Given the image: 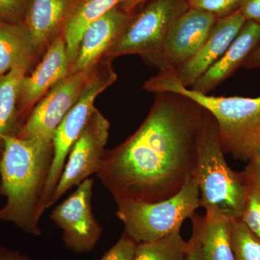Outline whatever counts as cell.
Masks as SVG:
<instances>
[{"instance_id":"obj_10","label":"cell","mask_w":260,"mask_h":260,"mask_svg":"<svg viewBox=\"0 0 260 260\" xmlns=\"http://www.w3.org/2000/svg\"><path fill=\"white\" fill-rule=\"evenodd\" d=\"M93 179H85L68 199L51 212V220L62 231L67 247L77 253L91 251L103 230L93 213Z\"/></svg>"},{"instance_id":"obj_16","label":"cell","mask_w":260,"mask_h":260,"mask_svg":"<svg viewBox=\"0 0 260 260\" xmlns=\"http://www.w3.org/2000/svg\"><path fill=\"white\" fill-rule=\"evenodd\" d=\"M259 40V24L246 20L225 54L193 84L191 90L203 94L215 90L239 68L244 67Z\"/></svg>"},{"instance_id":"obj_18","label":"cell","mask_w":260,"mask_h":260,"mask_svg":"<svg viewBox=\"0 0 260 260\" xmlns=\"http://www.w3.org/2000/svg\"><path fill=\"white\" fill-rule=\"evenodd\" d=\"M126 0H80L70 14L64 35L72 65L78 55L80 42L86 29L109 10Z\"/></svg>"},{"instance_id":"obj_32","label":"cell","mask_w":260,"mask_h":260,"mask_svg":"<svg viewBox=\"0 0 260 260\" xmlns=\"http://www.w3.org/2000/svg\"><path fill=\"white\" fill-rule=\"evenodd\" d=\"M249 167L256 173V175L260 178V162L256 161H251L249 164Z\"/></svg>"},{"instance_id":"obj_3","label":"cell","mask_w":260,"mask_h":260,"mask_svg":"<svg viewBox=\"0 0 260 260\" xmlns=\"http://www.w3.org/2000/svg\"><path fill=\"white\" fill-rule=\"evenodd\" d=\"M146 91L186 95L213 115L224 153L250 162L260 145V96H215L184 86L174 70L159 71L143 85Z\"/></svg>"},{"instance_id":"obj_17","label":"cell","mask_w":260,"mask_h":260,"mask_svg":"<svg viewBox=\"0 0 260 260\" xmlns=\"http://www.w3.org/2000/svg\"><path fill=\"white\" fill-rule=\"evenodd\" d=\"M23 22H0V77L18 66L31 67L39 56Z\"/></svg>"},{"instance_id":"obj_15","label":"cell","mask_w":260,"mask_h":260,"mask_svg":"<svg viewBox=\"0 0 260 260\" xmlns=\"http://www.w3.org/2000/svg\"><path fill=\"white\" fill-rule=\"evenodd\" d=\"M80 0H30L23 23L39 54L63 34L70 14Z\"/></svg>"},{"instance_id":"obj_29","label":"cell","mask_w":260,"mask_h":260,"mask_svg":"<svg viewBox=\"0 0 260 260\" xmlns=\"http://www.w3.org/2000/svg\"><path fill=\"white\" fill-rule=\"evenodd\" d=\"M246 69L260 68V40L244 64Z\"/></svg>"},{"instance_id":"obj_1","label":"cell","mask_w":260,"mask_h":260,"mask_svg":"<svg viewBox=\"0 0 260 260\" xmlns=\"http://www.w3.org/2000/svg\"><path fill=\"white\" fill-rule=\"evenodd\" d=\"M154 94L134 134L104 152L97 177L115 202L162 201L179 192L194 174L204 109L182 94Z\"/></svg>"},{"instance_id":"obj_27","label":"cell","mask_w":260,"mask_h":260,"mask_svg":"<svg viewBox=\"0 0 260 260\" xmlns=\"http://www.w3.org/2000/svg\"><path fill=\"white\" fill-rule=\"evenodd\" d=\"M202 219L203 216L196 213L191 217L192 222V234L187 242V249L183 260H204L200 239Z\"/></svg>"},{"instance_id":"obj_23","label":"cell","mask_w":260,"mask_h":260,"mask_svg":"<svg viewBox=\"0 0 260 260\" xmlns=\"http://www.w3.org/2000/svg\"><path fill=\"white\" fill-rule=\"evenodd\" d=\"M231 235L236 260H260V238L241 219L232 220Z\"/></svg>"},{"instance_id":"obj_20","label":"cell","mask_w":260,"mask_h":260,"mask_svg":"<svg viewBox=\"0 0 260 260\" xmlns=\"http://www.w3.org/2000/svg\"><path fill=\"white\" fill-rule=\"evenodd\" d=\"M231 230L230 219L217 214L203 216L200 239L204 260H236Z\"/></svg>"},{"instance_id":"obj_7","label":"cell","mask_w":260,"mask_h":260,"mask_svg":"<svg viewBox=\"0 0 260 260\" xmlns=\"http://www.w3.org/2000/svg\"><path fill=\"white\" fill-rule=\"evenodd\" d=\"M116 78L117 75L112 60L105 58L101 59L92 70L78 100L56 130L53 140L52 162L41 201L42 213L49 208L51 197L62 174L67 158L95 107V99L112 85Z\"/></svg>"},{"instance_id":"obj_33","label":"cell","mask_w":260,"mask_h":260,"mask_svg":"<svg viewBox=\"0 0 260 260\" xmlns=\"http://www.w3.org/2000/svg\"><path fill=\"white\" fill-rule=\"evenodd\" d=\"M251 161H256L260 162V145L257 150H256V153L254 154V157H253L252 160H251Z\"/></svg>"},{"instance_id":"obj_19","label":"cell","mask_w":260,"mask_h":260,"mask_svg":"<svg viewBox=\"0 0 260 260\" xmlns=\"http://www.w3.org/2000/svg\"><path fill=\"white\" fill-rule=\"evenodd\" d=\"M30 67L18 66L0 77V155L3 139L20 130L18 102L20 86Z\"/></svg>"},{"instance_id":"obj_25","label":"cell","mask_w":260,"mask_h":260,"mask_svg":"<svg viewBox=\"0 0 260 260\" xmlns=\"http://www.w3.org/2000/svg\"><path fill=\"white\" fill-rule=\"evenodd\" d=\"M138 242L124 232L119 240L104 254L102 260H132Z\"/></svg>"},{"instance_id":"obj_9","label":"cell","mask_w":260,"mask_h":260,"mask_svg":"<svg viewBox=\"0 0 260 260\" xmlns=\"http://www.w3.org/2000/svg\"><path fill=\"white\" fill-rule=\"evenodd\" d=\"M93 68L72 73L53 86L34 108L15 136L53 142L56 130L78 100Z\"/></svg>"},{"instance_id":"obj_4","label":"cell","mask_w":260,"mask_h":260,"mask_svg":"<svg viewBox=\"0 0 260 260\" xmlns=\"http://www.w3.org/2000/svg\"><path fill=\"white\" fill-rule=\"evenodd\" d=\"M224 154L216 121L204 109L193 174L199 186L200 207L205 214H217L232 221L242 218L245 191L241 172L229 167Z\"/></svg>"},{"instance_id":"obj_2","label":"cell","mask_w":260,"mask_h":260,"mask_svg":"<svg viewBox=\"0 0 260 260\" xmlns=\"http://www.w3.org/2000/svg\"><path fill=\"white\" fill-rule=\"evenodd\" d=\"M54 155L53 142L40 138L5 137L0 155V195L6 198L0 221L42 235L40 205Z\"/></svg>"},{"instance_id":"obj_24","label":"cell","mask_w":260,"mask_h":260,"mask_svg":"<svg viewBox=\"0 0 260 260\" xmlns=\"http://www.w3.org/2000/svg\"><path fill=\"white\" fill-rule=\"evenodd\" d=\"M186 2L189 8L207 12L220 18L239 10L243 0H186Z\"/></svg>"},{"instance_id":"obj_11","label":"cell","mask_w":260,"mask_h":260,"mask_svg":"<svg viewBox=\"0 0 260 260\" xmlns=\"http://www.w3.org/2000/svg\"><path fill=\"white\" fill-rule=\"evenodd\" d=\"M217 19L207 12L189 8L171 27L161 50L151 65L159 71H177L198 52Z\"/></svg>"},{"instance_id":"obj_12","label":"cell","mask_w":260,"mask_h":260,"mask_svg":"<svg viewBox=\"0 0 260 260\" xmlns=\"http://www.w3.org/2000/svg\"><path fill=\"white\" fill-rule=\"evenodd\" d=\"M71 68L62 34L51 42L42 61L31 74L27 75L22 82L18 102L20 128L42 98L56 83L70 75Z\"/></svg>"},{"instance_id":"obj_26","label":"cell","mask_w":260,"mask_h":260,"mask_svg":"<svg viewBox=\"0 0 260 260\" xmlns=\"http://www.w3.org/2000/svg\"><path fill=\"white\" fill-rule=\"evenodd\" d=\"M28 0H0V22L18 23L25 13Z\"/></svg>"},{"instance_id":"obj_8","label":"cell","mask_w":260,"mask_h":260,"mask_svg":"<svg viewBox=\"0 0 260 260\" xmlns=\"http://www.w3.org/2000/svg\"><path fill=\"white\" fill-rule=\"evenodd\" d=\"M110 129V122L96 107L70 150L60 179L50 201L55 204L73 186L100 170Z\"/></svg>"},{"instance_id":"obj_30","label":"cell","mask_w":260,"mask_h":260,"mask_svg":"<svg viewBox=\"0 0 260 260\" xmlns=\"http://www.w3.org/2000/svg\"><path fill=\"white\" fill-rule=\"evenodd\" d=\"M0 260H30L28 256L22 255L19 253L0 249Z\"/></svg>"},{"instance_id":"obj_13","label":"cell","mask_w":260,"mask_h":260,"mask_svg":"<svg viewBox=\"0 0 260 260\" xmlns=\"http://www.w3.org/2000/svg\"><path fill=\"white\" fill-rule=\"evenodd\" d=\"M245 22L239 10L217 19L198 52L175 71L181 84L187 88L192 86L225 54Z\"/></svg>"},{"instance_id":"obj_28","label":"cell","mask_w":260,"mask_h":260,"mask_svg":"<svg viewBox=\"0 0 260 260\" xmlns=\"http://www.w3.org/2000/svg\"><path fill=\"white\" fill-rule=\"evenodd\" d=\"M239 10L246 20L260 25V0H243Z\"/></svg>"},{"instance_id":"obj_21","label":"cell","mask_w":260,"mask_h":260,"mask_svg":"<svg viewBox=\"0 0 260 260\" xmlns=\"http://www.w3.org/2000/svg\"><path fill=\"white\" fill-rule=\"evenodd\" d=\"M187 246L178 232L155 242L138 243L132 260H183Z\"/></svg>"},{"instance_id":"obj_6","label":"cell","mask_w":260,"mask_h":260,"mask_svg":"<svg viewBox=\"0 0 260 260\" xmlns=\"http://www.w3.org/2000/svg\"><path fill=\"white\" fill-rule=\"evenodd\" d=\"M131 18L108 49L104 57L138 54L151 64L161 50L168 32L176 20L189 9L186 0H149Z\"/></svg>"},{"instance_id":"obj_31","label":"cell","mask_w":260,"mask_h":260,"mask_svg":"<svg viewBox=\"0 0 260 260\" xmlns=\"http://www.w3.org/2000/svg\"><path fill=\"white\" fill-rule=\"evenodd\" d=\"M149 0H126L123 4H121L123 9L128 13H133L135 8L143 3H147Z\"/></svg>"},{"instance_id":"obj_22","label":"cell","mask_w":260,"mask_h":260,"mask_svg":"<svg viewBox=\"0 0 260 260\" xmlns=\"http://www.w3.org/2000/svg\"><path fill=\"white\" fill-rule=\"evenodd\" d=\"M241 174L245 191L244 208L241 220L260 238V178L249 165Z\"/></svg>"},{"instance_id":"obj_14","label":"cell","mask_w":260,"mask_h":260,"mask_svg":"<svg viewBox=\"0 0 260 260\" xmlns=\"http://www.w3.org/2000/svg\"><path fill=\"white\" fill-rule=\"evenodd\" d=\"M133 13L118 5L92 23L84 32L70 74L90 69L103 59Z\"/></svg>"},{"instance_id":"obj_5","label":"cell","mask_w":260,"mask_h":260,"mask_svg":"<svg viewBox=\"0 0 260 260\" xmlns=\"http://www.w3.org/2000/svg\"><path fill=\"white\" fill-rule=\"evenodd\" d=\"M116 215L124 225V232L138 243L160 240L180 232L186 218L200 207V189L191 177L179 192L156 203L134 200L116 202Z\"/></svg>"}]
</instances>
